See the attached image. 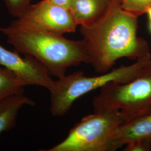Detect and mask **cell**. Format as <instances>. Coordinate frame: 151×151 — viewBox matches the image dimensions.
<instances>
[{"mask_svg": "<svg viewBox=\"0 0 151 151\" xmlns=\"http://www.w3.org/2000/svg\"><path fill=\"white\" fill-rule=\"evenodd\" d=\"M120 1L114 0L100 19L80 29L88 64L100 73L109 72L122 58L137 60L151 54L148 44L137 36L138 17L124 10Z\"/></svg>", "mask_w": 151, "mask_h": 151, "instance_id": "1", "label": "cell"}, {"mask_svg": "<svg viewBox=\"0 0 151 151\" xmlns=\"http://www.w3.org/2000/svg\"><path fill=\"white\" fill-rule=\"evenodd\" d=\"M7 42L19 53L39 60L51 76L60 78L70 67L81 63L88 64V55L83 40H72L63 35L47 32L17 22L0 27Z\"/></svg>", "mask_w": 151, "mask_h": 151, "instance_id": "2", "label": "cell"}, {"mask_svg": "<svg viewBox=\"0 0 151 151\" xmlns=\"http://www.w3.org/2000/svg\"><path fill=\"white\" fill-rule=\"evenodd\" d=\"M151 73V54L135 60L129 65H120L110 72L97 76H86L77 71L55 81L49 91L50 111L54 116L67 113L73 103L80 97L106 85L110 82L125 83L141 76Z\"/></svg>", "mask_w": 151, "mask_h": 151, "instance_id": "3", "label": "cell"}, {"mask_svg": "<svg viewBox=\"0 0 151 151\" xmlns=\"http://www.w3.org/2000/svg\"><path fill=\"white\" fill-rule=\"evenodd\" d=\"M123 116L118 110H106L83 117L60 143L47 151H114L115 140Z\"/></svg>", "mask_w": 151, "mask_h": 151, "instance_id": "4", "label": "cell"}, {"mask_svg": "<svg viewBox=\"0 0 151 151\" xmlns=\"http://www.w3.org/2000/svg\"><path fill=\"white\" fill-rule=\"evenodd\" d=\"M100 91L92 100L94 111L120 110L124 124L143 115L151 109V73L125 83L110 82Z\"/></svg>", "mask_w": 151, "mask_h": 151, "instance_id": "5", "label": "cell"}, {"mask_svg": "<svg viewBox=\"0 0 151 151\" xmlns=\"http://www.w3.org/2000/svg\"><path fill=\"white\" fill-rule=\"evenodd\" d=\"M16 20L29 27L60 35L74 32L78 26L69 9L49 0L30 5Z\"/></svg>", "mask_w": 151, "mask_h": 151, "instance_id": "6", "label": "cell"}, {"mask_svg": "<svg viewBox=\"0 0 151 151\" xmlns=\"http://www.w3.org/2000/svg\"><path fill=\"white\" fill-rule=\"evenodd\" d=\"M0 66L10 70L20 78L27 85L43 87L50 91L54 81L47 68L32 56L24 54L22 57L19 52L10 51L0 44Z\"/></svg>", "mask_w": 151, "mask_h": 151, "instance_id": "7", "label": "cell"}, {"mask_svg": "<svg viewBox=\"0 0 151 151\" xmlns=\"http://www.w3.org/2000/svg\"><path fill=\"white\" fill-rule=\"evenodd\" d=\"M114 0H73L70 10L78 25L88 26L100 19Z\"/></svg>", "mask_w": 151, "mask_h": 151, "instance_id": "8", "label": "cell"}, {"mask_svg": "<svg viewBox=\"0 0 151 151\" xmlns=\"http://www.w3.org/2000/svg\"><path fill=\"white\" fill-rule=\"evenodd\" d=\"M151 138V109L146 114L122 124L117 132L115 143L118 148L131 141Z\"/></svg>", "mask_w": 151, "mask_h": 151, "instance_id": "9", "label": "cell"}, {"mask_svg": "<svg viewBox=\"0 0 151 151\" xmlns=\"http://www.w3.org/2000/svg\"><path fill=\"white\" fill-rule=\"evenodd\" d=\"M35 105V102L24 92L12 95L0 101V134L15 127L18 114L22 106Z\"/></svg>", "mask_w": 151, "mask_h": 151, "instance_id": "10", "label": "cell"}, {"mask_svg": "<svg viewBox=\"0 0 151 151\" xmlns=\"http://www.w3.org/2000/svg\"><path fill=\"white\" fill-rule=\"evenodd\" d=\"M27 86L17 76L0 66V101L12 95L24 92Z\"/></svg>", "mask_w": 151, "mask_h": 151, "instance_id": "11", "label": "cell"}, {"mask_svg": "<svg viewBox=\"0 0 151 151\" xmlns=\"http://www.w3.org/2000/svg\"><path fill=\"white\" fill-rule=\"evenodd\" d=\"M120 4L124 10L139 17L151 7V0H121Z\"/></svg>", "mask_w": 151, "mask_h": 151, "instance_id": "12", "label": "cell"}, {"mask_svg": "<svg viewBox=\"0 0 151 151\" xmlns=\"http://www.w3.org/2000/svg\"><path fill=\"white\" fill-rule=\"evenodd\" d=\"M32 0H3L7 10L11 16L17 18L31 5Z\"/></svg>", "mask_w": 151, "mask_h": 151, "instance_id": "13", "label": "cell"}, {"mask_svg": "<svg viewBox=\"0 0 151 151\" xmlns=\"http://www.w3.org/2000/svg\"><path fill=\"white\" fill-rule=\"evenodd\" d=\"M124 151H149L151 150V138H143L131 141L125 145Z\"/></svg>", "mask_w": 151, "mask_h": 151, "instance_id": "14", "label": "cell"}, {"mask_svg": "<svg viewBox=\"0 0 151 151\" xmlns=\"http://www.w3.org/2000/svg\"><path fill=\"white\" fill-rule=\"evenodd\" d=\"M56 5L70 9L73 0H49Z\"/></svg>", "mask_w": 151, "mask_h": 151, "instance_id": "15", "label": "cell"}, {"mask_svg": "<svg viewBox=\"0 0 151 151\" xmlns=\"http://www.w3.org/2000/svg\"><path fill=\"white\" fill-rule=\"evenodd\" d=\"M146 14H147L148 18V28L151 35V7L147 10Z\"/></svg>", "mask_w": 151, "mask_h": 151, "instance_id": "16", "label": "cell"}]
</instances>
